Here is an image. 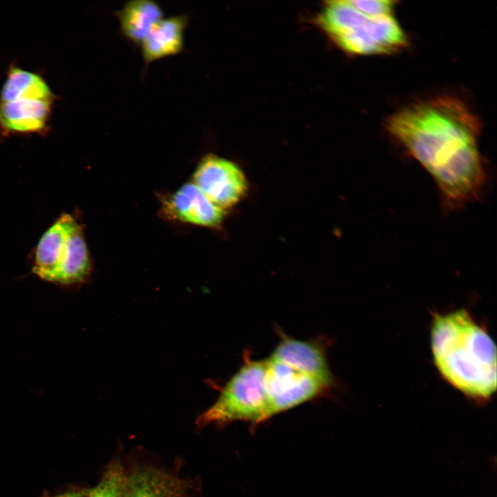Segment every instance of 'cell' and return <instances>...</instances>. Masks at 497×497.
<instances>
[{"label":"cell","instance_id":"4","mask_svg":"<svg viewBox=\"0 0 497 497\" xmlns=\"http://www.w3.org/2000/svg\"><path fill=\"white\" fill-rule=\"evenodd\" d=\"M90 271L82 227L72 215L62 214L40 237L32 272L45 282L70 286L85 282Z\"/></svg>","mask_w":497,"mask_h":497},{"label":"cell","instance_id":"6","mask_svg":"<svg viewBox=\"0 0 497 497\" xmlns=\"http://www.w3.org/2000/svg\"><path fill=\"white\" fill-rule=\"evenodd\" d=\"M264 422L275 415L324 393L328 388L314 378L277 360H266Z\"/></svg>","mask_w":497,"mask_h":497},{"label":"cell","instance_id":"16","mask_svg":"<svg viewBox=\"0 0 497 497\" xmlns=\"http://www.w3.org/2000/svg\"><path fill=\"white\" fill-rule=\"evenodd\" d=\"M361 11L373 16L393 15L395 1L389 0H351Z\"/></svg>","mask_w":497,"mask_h":497},{"label":"cell","instance_id":"14","mask_svg":"<svg viewBox=\"0 0 497 497\" xmlns=\"http://www.w3.org/2000/svg\"><path fill=\"white\" fill-rule=\"evenodd\" d=\"M21 99L55 101L56 95L41 74L11 64L0 90V103Z\"/></svg>","mask_w":497,"mask_h":497},{"label":"cell","instance_id":"2","mask_svg":"<svg viewBox=\"0 0 497 497\" xmlns=\"http://www.w3.org/2000/svg\"><path fill=\"white\" fill-rule=\"evenodd\" d=\"M431 348L442 377L466 396L483 402L496 391V347L486 331L464 309L436 313Z\"/></svg>","mask_w":497,"mask_h":497},{"label":"cell","instance_id":"1","mask_svg":"<svg viewBox=\"0 0 497 497\" xmlns=\"http://www.w3.org/2000/svg\"><path fill=\"white\" fill-rule=\"evenodd\" d=\"M480 127L462 101L447 95L405 107L386 122L391 136L432 177L449 211L478 199L485 185Z\"/></svg>","mask_w":497,"mask_h":497},{"label":"cell","instance_id":"13","mask_svg":"<svg viewBox=\"0 0 497 497\" xmlns=\"http://www.w3.org/2000/svg\"><path fill=\"white\" fill-rule=\"evenodd\" d=\"M121 35L140 45L155 24L164 18L159 5L153 0H131L115 12Z\"/></svg>","mask_w":497,"mask_h":497},{"label":"cell","instance_id":"9","mask_svg":"<svg viewBox=\"0 0 497 497\" xmlns=\"http://www.w3.org/2000/svg\"><path fill=\"white\" fill-rule=\"evenodd\" d=\"M280 337L270 358L314 378L329 389L333 385L324 349L319 342L296 340L282 332Z\"/></svg>","mask_w":497,"mask_h":497},{"label":"cell","instance_id":"3","mask_svg":"<svg viewBox=\"0 0 497 497\" xmlns=\"http://www.w3.org/2000/svg\"><path fill=\"white\" fill-rule=\"evenodd\" d=\"M316 23L340 48L355 55L393 54L408 44L393 15L368 14L351 0L327 1Z\"/></svg>","mask_w":497,"mask_h":497},{"label":"cell","instance_id":"10","mask_svg":"<svg viewBox=\"0 0 497 497\" xmlns=\"http://www.w3.org/2000/svg\"><path fill=\"white\" fill-rule=\"evenodd\" d=\"M166 206L173 217L202 226H217L224 217L223 210L213 204L194 183L182 186Z\"/></svg>","mask_w":497,"mask_h":497},{"label":"cell","instance_id":"12","mask_svg":"<svg viewBox=\"0 0 497 497\" xmlns=\"http://www.w3.org/2000/svg\"><path fill=\"white\" fill-rule=\"evenodd\" d=\"M124 497H186L181 481L150 466H140L126 476Z\"/></svg>","mask_w":497,"mask_h":497},{"label":"cell","instance_id":"15","mask_svg":"<svg viewBox=\"0 0 497 497\" xmlns=\"http://www.w3.org/2000/svg\"><path fill=\"white\" fill-rule=\"evenodd\" d=\"M126 476L118 462L108 465L99 483L88 491V497H124Z\"/></svg>","mask_w":497,"mask_h":497},{"label":"cell","instance_id":"11","mask_svg":"<svg viewBox=\"0 0 497 497\" xmlns=\"http://www.w3.org/2000/svg\"><path fill=\"white\" fill-rule=\"evenodd\" d=\"M188 22V14L164 17L158 21L139 45L145 66L182 52Z\"/></svg>","mask_w":497,"mask_h":497},{"label":"cell","instance_id":"7","mask_svg":"<svg viewBox=\"0 0 497 497\" xmlns=\"http://www.w3.org/2000/svg\"><path fill=\"white\" fill-rule=\"evenodd\" d=\"M194 184L224 210L237 204L248 188L246 177L234 162L215 155L205 156L194 173Z\"/></svg>","mask_w":497,"mask_h":497},{"label":"cell","instance_id":"8","mask_svg":"<svg viewBox=\"0 0 497 497\" xmlns=\"http://www.w3.org/2000/svg\"><path fill=\"white\" fill-rule=\"evenodd\" d=\"M55 101L21 99L0 103L1 134H45L49 130Z\"/></svg>","mask_w":497,"mask_h":497},{"label":"cell","instance_id":"17","mask_svg":"<svg viewBox=\"0 0 497 497\" xmlns=\"http://www.w3.org/2000/svg\"><path fill=\"white\" fill-rule=\"evenodd\" d=\"M56 497H88V491H71Z\"/></svg>","mask_w":497,"mask_h":497},{"label":"cell","instance_id":"5","mask_svg":"<svg viewBox=\"0 0 497 497\" xmlns=\"http://www.w3.org/2000/svg\"><path fill=\"white\" fill-rule=\"evenodd\" d=\"M266 360H253L248 353L244 364L231 378L215 402L197 419V425H226L250 422L253 427L264 422L266 405Z\"/></svg>","mask_w":497,"mask_h":497}]
</instances>
